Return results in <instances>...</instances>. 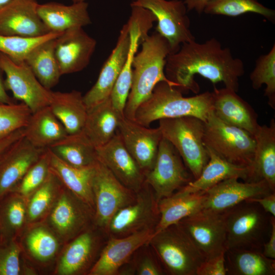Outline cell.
<instances>
[{
    "mask_svg": "<svg viewBox=\"0 0 275 275\" xmlns=\"http://www.w3.org/2000/svg\"><path fill=\"white\" fill-rule=\"evenodd\" d=\"M20 248L11 239L0 241V275H18L21 273Z\"/></svg>",
    "mask_w": 275,
    "mask_h": 275,
    "instance_id": "46",
    "label": "cell"
},
{
    "mask_svg": "<svg viewBox=\"0 0 275 275\" xmlns=\"http://www.w3.org/2000/svg\"><path fill=\"white\" fill-rule=\"evenodd\" d=\"M225 252L206 259L198 268L196 275H226Z\"/></svg>",
    "mask_w": 275,
    "mask_h": 275,
    "instance_id": "48",
    "label": "cell"
},
{
    "mask_svg": "<svg viewBox=\"0 0 275 275\" xmlns=\"http://www.w3.org/2000/svg\"><path fill=\"white\" fill-rule=\"evenodd\" d=\"M250 78L253 89L257 90L266 85L264 96L268 105L275 109V44L269 51L260 56L256 60Z\"/></svg>",
    "mask_w": 275,
    "mask_h": 275,
    "instance_id": "38",
    "label": "cell"
},
{
    "mask_svg": "<svg viewBox=\"0 0 275 275\" xmlns=\"http://www.w3.org/2000/svg\"><path fill=\"white\" fill-rule=\"evenodd\" d=\"M203 140L206 147L228 161L251 167L255 149L254 136L224 122L213 111L204 122Z\"/></svg>",
    "mask_w": 275,
    "mask_h": 275,
    "instance_id": "7",
    "label": "cell"
},
{
    "mask_svg": "<svg viewBox=\"0 0 275 275\" xmlns=\"http://www.w3.org/2000/svg\"><path fill=\"white\" fill-rule=\"evenodd\" d=\"M255 149L252 165L253 181L265 180L275 191V121L259 125L254 134Z\"/></svg>",
    "mask_w": 275,
    "mask_h": 275,
    "instance_id": "27",
    "label": "cell"
},
{
    "mask_svg": "<svg viewBox=\"0 0 275 275\" xmlns=\"http://www.w3.org/2000/svg\"><path fill=\"white\" fill-rule=\"evenodd\" d=\"M50 158L49 149L46 148L15 187L18 193L26 196L44 183L50 172Z\"/></svg>",
    "mask_w": 275,
    "mask_h": 275,
    "instance_id": "43",
    "label": "cell"
},
{
    "mask_svg": "<svg viewBox=\"0 0 275 275\" xmlns=\"http://www.w3.org/2000/svg\"><path fill=\"white\" fill-rule=\"evenodd\" d=\"M121 116L113 107L110 97L88 109L81 133L95 148L109 142L116 134Z\"/></svg>",
    "mask_w": 275,
    "mask_h": 275,
    "instance_id": "28",
    "label": "cell"
},
{
    "mask_svg": "<svg viewBox=\"0 0 275 275\" xmlns=\"http://www.w3.org/2000/svg\"><path fill=\"white\" fill-rule=\"evenodd\" d=\"M211 94L213 112L219 119L254 135L259 126L258 115L248 102L226 87L215 88Z\"/></svg>",
    "mask_w": 275,
    "mask_h": 275,
    "instance_id": "24",
    "label": "cell"
},
{
    "mask_svg": "<svg viewBox=\"0 0 275 275\" xmlns=\"http://www.w3.org/2000/svg\"><path fill=\"white\" fill-rule=\"evenodd\" d=\"M68 135L49 106L32 113L24 128V138L33 146L41 149L50 147Z\"/></svg>",
    "mask_w": 275,
    "mask_h": 275,
    "instance_id": "30",
    "label": "cell"
},
{
    "mask_svg": "<svg viewBox=\"0 0 275 275\" xmlns=\"http://www.w3.org/2000/svg\"><path fill=\"white\" fill-rule=\"evenodd\" d=\"M92 190L93 224L107 234L112 218L119 210L135 200L136 193L120 182L99 160L95 166Z\"/></svg>",
    "mask_w": 275,
    "mask_h": 275,
    "instance_id": "8",
    "label": "cell"
},
{
    "mask_svg": "<svg viewBox=\"0 0 275 275\" xmlns=\"http://www.w3.org/2000/svg\"><path fill=\"white\" fill-rule=\"evenodd\" d=\"M0 65L6 76V89L15 100L26 104L32 113L49 106L52 91L40 82L24 62L16 63L0 52Z\"/></svg>",
    "mask_w": 275,
    "mask_h": 275,
    "instance_id": "13",
    "label": "cell"
},
{
    "mask_svg": "<svg viewBox=\"0 0 275 275\" xmlns=\"http://www.w3.org/2000/svg\"><path fill=\"white\" fill-rule=\"evenodd\" d=\"M148 243L166 274L196 275L206 260L178 224L154 233Z\"/></svg>",
    "mask_w": 275,
    "mask_h": 275,
    "instance_id": "5",
    "label": "cell"
},
{
    "mask_svg": "<svg viewBox=\"0 0 275 275\" xmlns=\"http://www.w3.org/2000/svg\"><path fill=\"white\" fill-rule=\"evenodd\" d=\"M159 218L158 201L151 187L145 182L136 193L135 200L112 218L107 234L109 237H121L146 230L154 231Z\"/></svg>",
    "mask_w": 275,
    "mask_h": 275,
    "instance_id": "9",
    "label": "cell"
},
{
    "mask_svg": "<svg viewBox=\"0 0 275 275\" xmlns=\"http://www.w3.org/2000/svg\"><path fill=\"white\" fill-rule=\"evenodd\" d=\"M225 265L227 274H275V260L266 257L260 250L228 249L225 252Z\"/></svg>",
    "mask_w": 275,
    "mask_h": 275,
    "instance_id": "33",
    "label": "cell"
},
{
    "mask_svg": "<svg viewBox=\"0 0 275 275\" xmlns=\"http://www.w3.org/2000/svg\"><path fill=\"white\" fill-rule=\"evenodd\" d=\"M47 148L66 163L77 168L93 166L98 160L96 148L81 132L68 134Z\"/></svg>",
    "mask_w": 275,
    "mask_h": 275,
    "instance_id": "35",
    "label": "cell"
},
{
    "mask_svg": "<svg viewBox=\"0 0 275 275\" xmlns=\"http://www.w3.org/2000/svg\"><path fill=\"white\" fill-rule=\"evenodd\" d=\"M71 194V191L65 192L60 197L52 211L50 219L59 233L75 237L94 222V209Z\"/></svg>",
    "mask_w": 275,
    "mask_h": 275,
    "instance_id": "23",
    "label": "cell"
},
{
    "mask_svg": "<svg viewBox=\"0 0 275 275\" xmlns=\"http://www.w3.org/2000/svg\"><path fill=\"white\" fill-rule=\"evenodd\" d=\"M130 45L127 58L112 90L110 99L113 107L121 116H124V109L131 89L132 77V60L140 45V34L134 25H129Z\"/></svg>",
    "mask_w": 275,
    "mask_h": 275,
    "instance_id": "36",
    "label": "cell"
},
{
    "mask_svg": "<svg viewBox=\"0 0 275 275\" xmlns=\"http://www.w3.org/2000/svg\"><path fill=\"white\" fill-rule=\"evenodd\" d=\"M205 199L204 191L191 193L182 187L159 200L160 218L154 234L202 209Z\"/></svg>",
    "mask_w": 275,
    "mask_h": 275,
    "instance_id": "29",
    "label": "cell"
},
{
    "mask_svg": "<svg viewBox=\"0 0 275 275\" xmlns=\"http://www.w3.org/2000/svg\"><path fill=\"white\" fill-rule=\"evenodd\" d=\"M130 6L150 11L156 19V32L168 41L171 53L182 44L196 40L190 30L187 10L182 0H131ZM170 53V54H171Z\"/></svg>",
    "mask_w": 275,
    "mask_h": 275,
    "instance_id": "11",
    "label": "cell"
},
{
    "mask_svg": "<svg viewBox=\"0 0 275 275\" xmlns=\"http://www.w3.org/2000/svg\"><path fill=\"white\" fill-rule=\"evenodd\" d=\"M59 179L51 172L46 180L35 191L29 203L28 215L31 221L39 218L48 207Z\"/></svg>",
    "mask_w": 275,
    "mask_h": 275,
    "instance_id": "44",
    "label": "cell"
},
{
    "mask_svg": "<svg viewBox=\"0 0 275 275\" xmlns=\"http://www.w3.org/2000/svg\"><path fill=\"white\" fill-rule=\"evenodd\" d=\"M164 72L167 78L175 83L182 93H198L200 87L195 75H200L213 84H224L226 88L237 92L239 79L244 73L242 61L234 57L229 48L223 47L216 38L204 42L196 40L184 42L176 52L166 59Z\"/></svg>",
    "mask_w": 275,
    "mask_h": 275,
    "instance_id": "1",
    "label": "cell"
},
{
    "mask_svg": "<svg viewBox=\"0 0 275 275\" xmlns=\"http://www.w3.org/2000/svg\"><path fill=\"white\" fill-rule=\"evenodd\" d=\"M3 70L0 65V103L12 104L16 103L15 100L11 97L7 92L3 77Z\"/></svg>",
    "mask_w": 275,
    "mask_h": 275,
    "instance_id": "52",
    "label": "cell"
},
{
    "mask_svg": "<svg viewBox=\"0 0 275 275\" xmlns=\"http://www.w3.org/2000/svg\"><path fill=\"white\" fill-rule=\"evenodd\" d=\"M14 0H0V9L8 5Z\"/></svg>",
    "mask_w": 275,
    "mask_h": 275,
    "instance_id": "54",
    "label": "cell"
},
{
    "mask_svg": "<svg viewBox=\"0 0 275 275\" xmlns=\"http://www.w3.org/2000/svg\"><path fill=\"white\" fill-rule=\"evenodd\" d=\"M60 34L49 33L44 36L28 38L0 34V52L16 63L24 62L28 53L39 43Z\"/></svg>",
    "mask_w": 275,
    "mask_h": 275,
    "instance_id": "41",
    "label": "cell"
},
{
    "mask_svg": "<svg viewBox=\"0 0 275 275\" xmlns=\"http://www.w3.org/2000/svg\"><path fill=\"white\" fill-rule=\"evenodd\" d=\"M32 113L24 103H0V140L24 128Z\"/></svg>",
    "mask_w": 275,
    "mask_h": 275,
    "instance_id": "42",
    "label": "cell"
},
{
    "mask_svg": "<svg viewBox=\"0 0 275 275\" xmlns=\"http://www.w3.org/2000/svg\"><path fill=\"white\" fill-rule=\"evenodd\" d=\"M203 13L236 17L248 13L260 15L274 22L275 11L261 4L258 0H209Z\"/></svg>",
    "mask_w": 275,
    "mask_h": 275,
    "instance_id": "37",
    "label": "cell"
},
{
    "mask_svg": "<svg viewBox=\"0 0 275 275\" xmlns=\"http://www.w3.org/2000/svg\"><path fill=\"white\" fill-rule=\"evenodd\" d=\"M166 273L148 244L140 247L119 270L118 275H164Z\"/></svg>",
    "mask_w": 275,
    "mask_h": 275,
    "instance_id": "40",
    "label": "cell"
},
{
    "mask_svg": "<svg viewBox=\"0 0 275 275\" xmlns=\"http://www.w3.org/2000/svg\"><path fill=\"white\" fill-rule=\"evenodd\" d=\"M141 44V50L132 60V85L124 109V116L132 120H134L138 108L150 97L158 82L164 81L178 87L164 72L166 59L171 53L167 39L155 32Z\"/></svg>",
    "mask_w": 275,
    "mask_h": 275,
    "instance_id": "2",
    "label": "cell"
},
{
    "mask_svg": "<svg viewBox=\"0 0 275 275\" xmlns=\"http://www.w3.org/2000/svg\"><path fill=\"white\" fill-rule=\"evenodd\" d=\"M37 12L50 33L60 34L71 28H83L92 23L86 1L70 5L57 2L38 4Z\"/></svg>",
    "mask_w": 275,
    "mask_h": 275,
    "instance_id": "25",
    "label": "cell"
},
{
    "mask_svg": "<svg viewBox=\"0 0 275 275\" xmlns=\"http://www.w3.org/2000/svg\"><path fill=\"white\" fill-rule=\"evenodd\" d=\"M49 151L50 172L70 191L94 209L92 183L95 164L86 168L75 167L63 161L50 149Z\"/></svg>",
    "mask_w": 275,
    "mask_h": 275,
    "instance_id": "31",
    "label": "cell"
},
{
    "mask_svg": "<svg viewBox=\"0 0 275 275\" xmlns=\"http://www.w3.org/2000/svg\"><path fill=\"white\" fill-rule=\"evenodd\" d=\"M46 149L33 146L23 136L3 154L0 162V199L12 191Z\"/></svg>",
    "mask_w": 275,
    "mask_h": 275,
    "instance_id": "22",
    "label": "cell"
},
{
    "mask_svg": "<svg viewBox=\"0 0 275 275\" xmlns=\"http://www.w3.org/2000/svg\"><path fill=\"white\" fill-rule=\"evenodd\" d=\"M194 180L177 150L162 137L155 164L145 174V180L153 190L158 202Z\"/></svg>",
    "mask_w": 275,
    "mask_h": 275,
    "instance_id": "10",
    "label": "cell"
},
{
    "mask_svg": "<svg viewBox=\"0 0 275 275\" xmlns=\"http://www.w3.org/2000/svg\"><path fill=\"white\" fill-rule=\"evenodd\" d=\"M130 45L129 30L126 23L120 30L116 45L103 64L97 81L83 96L88 109L109 98L114 84L126 62Z\"/></svg>",
    "mask_w": 275,
    "mask_h": 275,
    "instance_id": "19",
    "label": "cell"
},
{
    "mask_svg": "<svg viewBox=\"0 0 275 275\" xmlns=\"http://www.w3.org/2000/svg\"><path fill=\"white\" fill-rule=\"evenodd\" d=\"M270 220V235L263 245L262 252L266 257L275 259V216L271 215Z\"/></svg>",
    "mask_w": 275,
    "mask_h": 275,
    "instance_id": "49",
    "label": "cell"
},
{
    "mask_svg": "<svg viewBox=\"0 0 275 275\" xmlns=\"http://www.w3.org/2000/svg\"><path fill=\"white\" fill-rule=\"evenodd\" d=\"M26 244L32 255L41 261L50 259L58 249V242L54 236L41 228L34 229L29 233Z\"/></svg>",
    "mask_w": 275,
    "mask_h": 275,
    "instance_id": "45",
    "label": "cell"
},
{
    "mask_svg": "<svg viewBox=\"0 0 275 275\" xmlns=\"http://www.w3.org/2000/svg\"><path fill=\"white\" fill-rule=\"evenodd\" d=\"M56 38L36 45L24 61L40 82L49 90L58 84L62 76L54 53Z\"/></svg>",
    "mask_w": 275,
    "mask_h": 275,
    "instance_id": "34",
    "label": "cell"
},
{
    "mask_svg": "<svg viewBox=\"0 0 275 275\" xmlns=\"http://www.w3.org/2000/svg\"><path fill=\"white\" fill-rule=\"evenodd\" d=\"M247 201L258 203L265 211L275 216V192L262 197L251 198Z\"/></svg>",
    "mask_w": 275,
    "mask_h": 275,
    "instance_id": "50",
    "label": "cell"
},
{
    "mask_svg": "<svg viewBox=\"0 0 275 275\" xmlns=\"http://www.w3.org/2000/svg\"><path fill=\"white\" fill-rule=\"evenodd\" d=\"M24 136V128L18 130L0 140V156L12 145Z\"/></svg>",
    "mask_w": 275,
    "mask_h": 275,
    "instance_id": "51",
    "label": "cell"
},
{
    "mask_svg": "<svg viewBox=\"0 0 275 275\" xmlns=\"http://www.w3.org/2000/svg\"><path fill=\"white\" fill-rule=\"evenodd\" d=\"M227 250H262L271 230V215L256 202L245 200L225 211Z\"/></svg>",
    "mask_w": 275,
    "mask_h": 275,
    "instance_id": "4",
    "label": "cell"
},
{
    "mask_svg": "<svg viewBox=\"0 0 275 275\" xmlns=\"http://www.w3.org/2000/svg\"><path fill=\"white\" fill-rule=\"evenodd\" d=\"M238 179H226L204 191L205 199L203 209L224 212L245 200L275 192L265 180L242 182Z\"/></svg>",
    "mask_w": 275,
    "mask_h": 275,
    "instance_id": "16",
    "label": "cell"
},
{
    "mask_svg": "<svg viewBox=\"0 0 275 275\" xmlns=\"http://www.w3.org/2000/svg\"><path fill=\"white\" fill-rule=\"evenodd\" d=\"M162 137L176 148L194 179H197L208 162L204 144V122L193 116L159 120Z\"/></svg>",
    "mask_w": 275,
    "mask_h": 275,
    "instance_id": "6",
    "label": "cell"
},
{
    "mask_svg": "<svg viewBox=\"0 0 275 275\" xmlns=\"http://www.w3.org/2000/svg\"><path fill=\"white\" fill-rule=\"evenodd\" d=\"M206 148L209 157L208 162L200 176L183 187L185 190L191 193L204 191L221 181L232 178L253 181L251 167L233 163L211 149Z\"/></svg>",
    "mask_w": 275,
    "mask_h": 275,
    "instance_id": "26",
    "label": "cell"
},
{
    "mask_svg": "<svg viewBox=\"0 0 275 275\" xmlns=\"http://www.w3.org/2000/svg\"><path fill=\"white\" fill-rule=\"evenodd\" d=\"M97 42L81 27L62 33L56 39L54 53L62 75L82 70L89 64Z\"/></svg>",
    "mask_w": 275,
    "mask_h": 275,
    "instance_id": "17",
    "label": "cell"
},
{
    "mask_svg": "<svg viewBox=\"0 0 275 275\" xmlns=\"http://www.w3.org/2000/svg\"><path fill=\"white\" fill-rule=\"evenodd\" d=\"M212 111L211 92L185 97L177 88L161 81L138 108L134 121L146 127L156 120L185 116L195 117L205 122Z\"/></svg>",
    "mask_w": 275,
    "mask_h": 275,
    "instance_id": "3",
    "label": "cell"
},
{
    "mask_svg": "<svg viewBox=\"0 0 275 275\" xmlns=\"http://www.w3.org/2000/svg\"><path fill=\"white\" fill-rule=\"evenodd\" d=\"M49 106L69 135L81 131L87 119L88 108L80 92L52 91Z\"/></svg>",
    "mask_w": 275,
    "mask_h": 275,
    "instance_id": "32",
    "label": "cell"
},
{
    "mask_svg": "<svg viewBox=\"0 0 275 275\" xmlns=\"http://www.w3.org/2000/svg\"><path fill=\"white\" fill-rule=\"evenodd\" d=\"M37 0H14L0 9V34L34 38L49 33L37 12Z\"/></svg>",
    "mask_w": 275,
    "mask_h": 275,
    "instance_id": "20",
    "label": "cell"
},
{
    "mask_svg": "<svg viewBox=\"0 0 275 275\" xmlns=\"http://www.w3.org/2000/svg\"><path fill=\"white\" fill-rule=\"evenodd\" d=\"M3 154L0 156V162L1 161V159H2V156Z\"/></svg>",
    "mask_w": 275,
    "mask_h": 275,
    "instance_id": "56",
    "label": "cell"
},
{
    "mask_svg": "<svg viewBox=\"0 0 275 275\" xmlns=\"http://www.w3.org/2000/svg\"><path fill=\"white\" fill-rule=\"evenodd\" d=\"M130 6L131 13L128 21L138 28L140 34V45L149 36L148 32L152 28L153 22L156 21V19L154 14L148 9L139 6Z\"/></svg>",
    "mask_w": 275,
    "mask_h": 275,
    "instance_id": "47",
    "label": "cell"
},
{
    "mask_svg": "<svg viewBox=\"0 0 275 275\" xmlns=\"http://www.w3.org/2000/svg\"><path fill=\"white\" fill-rule=\"evenodd\" d=\"M74 237L60 261L58 273L61 275L81 274L91 269L97 260L108 235L94 225Z\"/></svg>",
    "mask_w": 275,
    "mask_h": 275,
    "instance_id": "14",
    "label": "cell"
},
{
    "mask_svg": "<svg viewBox=\"0 0 275 275\" xmlns=\"http://www.w3.org/2000/svg\"><path fill=\"white\" fill-rule=\"evenodd\" d=\"M2 199L4 200L0 203V241H4L13 239V234L21 227L25 207L18 197H4Z\"/></svg>",
    "mask_w": 275,
    "mask_h": 275,
    "instance_id": "39",
    "label": "cell"
},
{
    "mask_svg": "<svg viewBox=\"0 0 275 275\" xmlns=\"http://www.w3.org/2000/svg\"><path fill=\"white\" fill-rule=\"evenodd\" d=\"M117 132L145 176L155 162L162 138L159 128L146 127L124 116L119 121Z\"/></svg>",
    "mask_w": 275,
    "mask_h": 275,
    "instance_id": "15",
    "label": "cell"
},
{
    "mask_svg": "<svg viewBox=\"0 0 275 275\" xmlns=\"http://www.w3.org/2000/svg\"><path fill=\"white\" fill-rule=\"evenodd\" d=\"M209 0H184L187 11L195 10L199 14L203 13Z\"/></svg>",
    "mask_w": 275,
    "mask_h": 275,
    "instance_id": "53",
    "label": "cell"
},
{
    "mask_svg": "<svg viewBox=\"0 0 275 275\" xmlns=\"http://www.w3.org/2000/svg\"><path fill=\"white\" fill-rule=\"evenodd\" d=\"M153 230H146L121 237H109L89 275H118L120 269L141 246L147 243Z\"/></svg>",
    "mask_w": 275,
    "mask_h": 275,
    "instance_id": "21",
    "label": "cell"
},
{
    "mask_svg": "<svg viewBox=\"0 0 275 275\" xmlns=\"http://www.w3.org/2000/svg\"><path fill=\"white\" fill-rule=\"evenodd\" d=\"M73 3H78L81 2H85L86 0H71Z\"/></svg>",
    "mask_w": 275,
    "mask_h": 275,
    "instance_id": "55",
    "label": "cell"
},
{
    "mask_svg": "<svg viewBox=\"0 0 275 275\" xmlns=\"http://www.w3.org/2000/svg\"><path fill=\"white\" fill-rule=\"evenodd\" d=\"M177 224L206 259L226 251L225 212L202 209Z\"/></svg>",
    "mask_w": 275,
    "mask_h": 275,
    "instance_id": "12",
    "label": "cell"
},
{
    "mask_svg": "<svg viewBox=\"0 0 275 275\" xmlns=\"http://www.w3.org/2000/svg\"><path fill=\"white\" fill-rule=\"evenodd\" d=\"M98 159L124 185L137 193L145 183V176L129 153L117 131L105 144L96 148Z\"/></svg>",
    "mask_w": 275,
    "mask_h": 275,
    "instance_id": "18",
    "label": "cell"
}]
</instances>
